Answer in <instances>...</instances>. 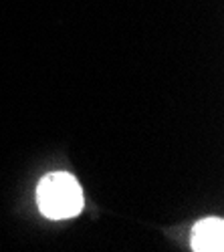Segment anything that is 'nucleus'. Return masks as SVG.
<instances>
[{
  "label": "nucleus",
  "mask_w": 224,
  "mask_h": 252,
  "mask_svg": "<svg viewBox=\"0 0 224 252\" xmlns=\"http://www.w3.org/2000/svg\"><path fill=\"white\" fill-rule=\"evenodd\" d=\"M36 206L51 220H67L81 214L85 206L83 190L75 176L67 172H51L36 186Z\"/></svg>",
  "instance_id": "obj_1"
},
{
  "label": "nucleus",
  "mask_w": 224,
  "mask_h": 252,
  "mask_svg": "<svg viewBox=\"0 0 224 252\" xmlns=\"http://www.w3.org/2000/svg\"><path fill=\"white\" fill-rule=\"evenodd\" d=\"M192 248L196 252H222L224 250V220L204 218L192 228Z\"/></svg>",
  "instance_id": "obj_2"
}]
</instances>
